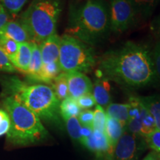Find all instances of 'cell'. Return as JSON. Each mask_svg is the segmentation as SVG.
Returning a JSON list of instances; mask_svg holds the SVG:
<instances>
[{"label":"cell","mask_w":160,"mask_h":160,"mask_svg":"<svg viewBox=\"0 0 160 160\" xmlns=\"http://www.w3.org/2000/svg\"><path fill=\"white\" fill-rule=\"evenodd\" d=\"M96 73L99 79L132 88L149 85L157 77L151 51L132 42L102 56Z\"/></svg>","instance_id":"obj_1"},{"label":"cell","mask_w":160,"mask_h":160,"mask_svg":"<svg viewBox=\"0 0 160 160\" xmlns=\"http://www.w3.org/2000/svg\"><path fill=\"white\" fill-rule=\"evenodd\" d=\"M111 31L109 7L105 0L71 4L67 33L88 45L105 39Z\"/></svg>","instance_id":"obj_2"},{"label":"cell","mask_w":160,"mask_h":160,"mask_svg":"<svg viewBox=\"0 0 160 160\" xmlns=\"http://www.w3.org/2000/svg\"><path fill=\"white\" fill-rule=\"evenodd\" d=\"M5 93L46 122L62 125L60 101L53 88L42 83L28 84L15 76L0 79Z\"/></svg>","instance_id":"obj_3"},{"label":"cell","mask_w":160,"mask_h":160,"mask_svg":"<svg viewBox=\"0 0 160 160\" xmlns=\"http://www.w3.org/2000/svg\"><path fill=\"white\" fill-rule=\"evenodd\" d=\"M3 105L11 120L7 139L12 145H30L48 136L40 118L22 104L7 96Z\"/></svg>","instance_id":"obj_4"},{"label":"cell","mask_w":160,"mask_h":160,"mask_svg":"<svg viewBox=\"0 0 160 160\" xmlns=\"http://www.w3.org/2000/svg\"><path fill=\"white\" fill-rule=\"evenodd\" d=\"M62 8V0H32L19 17L28 32L31 42L39 45L57 33V23Z\"/></svg>","instance_id":"obj_5"},{"label":"cell","mask_w":160,"mask_h":160,"mask_svg":"<svg viewBox=\"0 0 160 160\" xmlns=\"http://www.w3.org/2000/svg\"><path fill=\"white\" fill-rule=\"evenodd\" d=\"M59 65L62 72L88 73L96 65L91 46L68 34L60 37Z\"/></svg>","instance_id":"obj_6"},{"label":"cell","mask_w":160,"mask_h":160,"mask_svg":"<svg viewBox=\"0 0 160 160\" xmlns=\"http://www.w3.org/2000/svg\"><path fill=\"white\" fill-rule=\"evenodd\" d=\"M109 12L111 31L115 33L125 31L137 19L128 0H111Z\"/></svg>","instance_id":"obj_7"},{"label":"cell","mask_w":160,"mask_h":160,"mask_svg":"<svg viewBox=\"0 0 160 160\" xmlns=\"http://www.w3.org/2000/svg\"><path fill=\"white\" fill-rule=\"evenodd\" d=\"M139 137L125 130L115 146L112 160H137L142 148Z\"/></svg>","instance_id":"obj_8"},{"label":"cell","mask_w":160,"mask_h":160,"mask_svg":"<svg viewBox=\"0 0 160 160\" xmlns=\"http://www.w3.org/2000/svg\"><path fill=\"white\" fill-rule=\"evenodd\" d=\"M69 97L77 100L85 94L92 93L93 83L85 73L73 71L67 73Z\"/></svg>","instance_id":"obj_9"},{"label":"cell","mask_w":160,"mask_h":160,"mask_svg":"<svg viewBox=\"0 0 160 160\" xmlns=\"http://www.w3.org/2000/svg\"><path fill=\"white\" fill-rule=\"evenodd\" d=\"M0 36L14 40L19 44L31 42L28 32L19 19L9 20L0 30Z\"/></svg>","instance_id":"obj_10"},{"label":"cell","mask_w":160,"mask_h":160,"mask_svg":"<svg viewBox=\"0 0 160 160\" xmlns=\"http://www.w3.org/2000/svg\"><path fill=\"white\" fill-rule=\"evenodd\" d=\"M39 45L43 64L59 62L60 37L57 33L51 36Z\"/></svg>","instance_id":"obj_11"},{"label":"cell","mask_w":160,"mask_h":160,"mask_svg":"<svg viewBox=\"0 0 160 160\" xmlns=\"http://www.w3.org/2000/svg\"><path fill=\"white\" fill-rule=\"evenodd\" d=\"M128 122L125 126V130L129 133L141 137L142 122H141V107L137 97H131L129 100Z\"/></svg>","instance_id":"obj_12"},{"label":"cell","mask_w":160,"mask_h":160,"mask_svg":"<svg viewBox=\"0 0 160 160\" xmlns=\"http://www.w3.org/2000/svg\"><path fill=\"white\" fill-rule=\"evenodd\" d=\"M82 145L93 152L98 153H108L111 154L113 151L109 145L108 140L107 139L105 132H102L97 130H93L92 134L84 140Z\"/></svg>","instance_id":"obj_13"},{"label":"cell","mask_w":160,"mask_h":160,"mask_svg":"<svg viewBox=\"0 0 160 160\" xmlns=\"http://www.w3.org/2000/svg\"><path fill=\"white\" fill-rule=\"evenodd\" d=\"M31 42L19 44V49L17 54L11 59L12 65L16 70L26 74L31 62Z\"/></svg>","instance_id":"obj_14"},{"label":"cell","mask_w":160,"mask_h":160,"mask_svg":"<svg viewBox=\"0 0 160 160\" xmlns=\"http://www.w3.org/2000/svg\"><path fill=\"white\" fill-rule=\"evenodd\" d=\"M92 95L94 98L96 103L101 107L107 108L111 102V96L110 93V85L108 80L97 78L93 84Z\"/></svg>","instance_id":"obj_15"},{"label":"cell","mask_w":160,"mask_h":160,"mask_svg":"<svg viewBox=\"0 0 160 160\" xmlns=\"http://www.w3.org/2000/svg\"><path fill=\"white\" fill-rule=\"evenodd\" d=\"M62 73L59 62L43 64L42 69L34 77L29 78V82L52 84L53 81Z\"/></svg>","instance_id":"obj_16"},{"label":"cell","mask_w":160,"mask_h":160,"mask_svg":"<svg viewBox=\"0 0 160 160\" xmlns=\"http://www.w3.org/2000/svg\"><path fill=\"white\" fill-rule=\"evenodd\" d=\"M125 131V127L117 119L107 115L105 133L111 149L114 150L117 143Z\"/></svg>","instance_id":"obj_17"},{"label":"cell","mask_w":160,"mask_h":160,"mask_svg":"<svg viewBox=\"0 0 160 160\" xmlns=\"http://www.w3.org/2000/svg\"><path fill=\"white\" fill-rule=\"evenodd\" d=\"M137 17L147 19L153 14L160 0H128Z\"/></svg>","instance_id":"obj_18"},{"label":"cell","mask_w":160,"mask_h":160,"mask_svg":"<svg viewBox=\"0 0 160 160\" xmlns=\"http://www.w3.org/2000/svg\"><path fill=\"white\" fill-rule=\"evenodd\" d=\"M138 99L153 116L157 128L160 131V96L153 95L138 97Z\"/></svg>","instance_id":"obj_19"},{"label":"cell","mask_w":160,"mask_h":160,"mask_svg":"<svg viewBox=\"0 0 160 160\" xmlns=\"http://www.w3.org/2000/svg\"><path fill=\"white\" fill-rule=\"evenodd\" d=\"M129 104L111 103L106 108V114L118 120L125 128L128 122Z\"/></svg>","instance_id":"obj_20"},{"label":"cell","mask_w":160,"mask_h":160,"mask_svg":"<svg viewBox=\"0 0 160 160\" xmlns=\"http://www.w3.org/2000/svg\"><path fill=\"white\" fill-rule=\"evenodd\" d=\"M59 111L62 119L65 120L71 117H77L82 109L78 105L77 100L68 97L60 102Z\"/></svg>","instance_id":"obj_21"},{"label":"cell","mask_w":160,"mask_h":160,"mask_svg":"<svg viewBox=\"0 0 160 160\" xmlns=\"http://www.w3.org/2000/svg\"><path fill=\"white\" fill-rule=\"evenodd\" d=\"M31 62H30L28 69L26 73L28 79L37 75L42 69L43 65L39 45L33 42H31Z\"/></svg>","instance_id":"obj_22"},{"label":"cell","mask_w":160,"mask_h":160,"mask_svg":"<svg viewBox=\"0 0 160 160\" xmlns=\"http://www.w3.org/2000/svg\"><path fill=\"white\" fill-rule=\"evenodd\" d=\"M52 88L60 102L69 97L67 73L62 72L52 82Z\"/></svg>","instance_id":"obj_23"},{"label":"cell","mask_w":160,"mask_h":160,"mask_svg":"<svg viewBox=\"0 0 160 160\" xmlns=\"http://www.w3.org/2000/svg\"><path fill=\"white\" fill-rule=\"evenodd\" d=\"M141 103V102H140ZM141 122H142V130L141 137L145 139V137L151 133L157 130L155 120L151 113L145 108L141 103Z\"/></svg>","instance_id":"obj_24"},{"label":"cell","mask_w":160,"mask_h":160,"mask_svg":"<svg viewBox=\"0 0 160 160\" xmlns=\"http://www.w3.org/2000/svg\"><path fill=\"white\" fill-rule=\"evenodd\" d=\"M29 0H0V4L5 8L10 16H17Z\"/></svg>","instance_id":"obj_25"},{"label":"cell","mask_w":160,"mask_h":160,"mask_svg":"<svg viewBox=\"0 0 160 160\" xmlns=\"http://www.w3.org/2000/svg\"><path fill=\"white\" fill-rule=\"evenodd\" d=\"M66 125L68 133L72 139L75 141H81L82 125L77 117H71L64 120Z\"/></svg>","instance_id":"obj_26"},{"label":"cell","mask_w":160,"mask_h":160,"mask_svg":"<svg viewBox=\"0 0 160 160\" xmlns=\"http://www.w3.org/2000/svg\"><path fill=\"white\" fill-rule=\"evenodd\" d=\"M106 119H107V114L105 111L102 107L97 105L93 111V121L92 125L93 129L105 132Z\"/></svg>","instance_id":"obj_27"},{"label":"cell","mask_w":160,"mask_h":160,"mask_svg":"<svg viewBox=\"0 0 160 160\" xmlns=\"http://www.w3.org/2000/svg\"><path fill=\"white\" fill-rule=\"evenodd\" d=\"M0 48L11 60L17 54L19 49V43L14 40L0 36Z\"/></svg>","instance_id":"obj_28"},{"label":"cell","mask_w":160,"mask_h":160,"mask_svg":"<svg viewBox=\"0 0 160 160\" xmlns=\"http://www.w3.org/2000/svg\"><path fill=\"white\" fill-rule=\"evenodd\" d=\"M145 142L160 157V131L157 129L145 137Z\"/></svg>","instance_id":"obj_29"},{"label":"cell","mask_w":160,"mask_h":160,"mask_svg":"<svg viewBox=\"0 0 160 160\" xmlns=\"http://www.w3.org/2000/svg\"><path fill=\"white\" fill-rule=\"evenodd\" d=\"M17 70L12 65L11 60L0 48V72L4 73H14Z\"/></svg>","instance_id":"obj_30"},{"label":"cell","mask_w":160,"mask_h":160,"mask_svg":"<svg viewBox=\"0 0 160 160\" xmlns=\"http://www.w3.org/2000/svg\"><path fill=\"white\" fill-rule=\"evenodd\" d=\"M151 55L156 76L160 80V40L156 43L153 49L151 51Z\"/></svg>","instance_id":"obj_31"},{"label":"cell","mask_w":160,"mask_h":160,"mask_svg":"<svg viewBox=\"0 0 160 160\" xmlns=\"http://www.w3.org/2000/svg\"><path fill=\"white\" fill-rule=\"evenodd\" d=\"M11 120L8 113L4 110L0 109V137L8 133Z\"/></svg>","instance_id":"obj_32"},{"label":"cell","mask_w":160,"mask_h":160,"mask_svg":"<svg viewBox=\"0 0 160 160\" xmlns=\"http://www.w3.org/2000/svg\"><path fill=\"white\" fill-rule=\"evenodd\" d=\"M79 119L80 124L82 126H87V127H91L93 125V111L91 110H85L81 111L79 114Z\"/></svg>","instance_id":"obj_33"},{"label":"cell","mask_w":160,"mask_h":160,"mask_svg":"<svg viewBox=\"0 0 160 160\" xmlns=\"http://www.w3.org/2000/svg\"><path fill=\"white\" fill-rule=\"evenodd\" d=\"M78 105L81 109L88 110L96 105V101L92 93L85 94L77 99Z\"/></svg>","instance_id":"obj_34"},{"label":"cell","mask_w":160,"mask_h":160,"mask_svg":"<svg viewBox=\"0 0 160 160\" xmlns=\"http://www.w3.org/2000/svg\"><path fill=\"white\" fill-rule=\"evenodd\" d=\"M9 13L5 9V8L0 4V30L3 28V26L10 20Z\"/></svg>","instance_id":"obj_35"},{"label":"cell","mask_w":160,"mask_h":160,"mask_svg":"<svg viewBox=\"0 0 160 160\" xmlns=\"http://www.w3.org/2000/svg\"><path fill=\"white\" fill-rule=\"evenodd\" d=\"M93 128L91 127H87V126H82L81 129V141H80V143L82 144L84 140L88 139L90 136L93 133Z\"/></svg>","instance_id":"obj_36"},{"label":"cell","mask_w":160,"mask_h":160,"mask_svg":"<svg viewBox=\"0 0 160 160\" xmlns=\"http://www.w3.org/2000/svg\"><path fill=\"white\" fill-rule=\"evenodd\" d=\"M143 160H160V157L155 152L153 151L146 156Z\"/></svg>","instance_id":"obj_37"},{"label":"cell","mask_w":160,"mask_h":160,"mask_svg":"<svg viewBox=\"0 0 160 160\" xmlns=\"http://www.w3.org/2000/svg\"><path fill=\"white\" fill-rule=\"evenodd\" d=\"M157 28L158 30V32H159V34L160 35V17H159V19H158V20H157Z\"/></svg>","instance_id":"obj_38"}]
</instances>
